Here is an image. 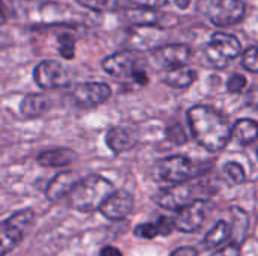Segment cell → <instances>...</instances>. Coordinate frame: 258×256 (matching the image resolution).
Here are the masks:
<instances>
[{
    "mask_svg": "<svg viewBox=\"0 0 258 256\" xmlns=\"http://www.w3.org/2000/svg\"><path fill=\"white\" fill-rule=\"evenodd\" d=\"M197 11L218 27L239 24L245 14L246 5L243 0H198Z\"/></svg>",
    "mask_w": 258,
    "mask_h": 256,
    "instance_id": "obj_4",
    "label": "cell"
},
{
    "mask_svg": "<svg viewBox=\"0 0 258 256\" xmlns=\"http://www.w3.org/2000/svg\"><path fill=\"white\" fill-rule=\"evenodd\" d=\"M57 39H59V53H60V56L63 59H67V60L74 59L76 44H74L73 36H70V35H60Z\"/></svg>",
    "mask_w": 258,
    "mask_h": 256,
    "instance_id": "obj_25",
    "label": "cell"
},
{
    "mask_svg": "<svg viewBox=\"0 0 258 256\" xmlns=\"http://www.w3.org/2000/svg\"><path fill=\"white\" fill-rule=\"evenodd\" d=\"M190 57H192V50L184 44H166L154 51V59L163 68L168 69L186 66Z\"/></svg>",
    "mask_w": 258,
    "mask_h": 256,
    "instance_id": "obj_13",
    "label": "cell"
},
{
    "mask_svg": "<svg viewBox=\"0 0 258 256\" xmlns=\"http://www.w3.org/2000/svg\"><path fill=\"white\" fill-rule=\"evenodd\" d=\"M168 18H174L172 15H166L156 9H141V8H127L124 12V20L132 23L133 26H145V27H165L169 26Z\"/></svg>",
    "mask_w": 258,
    "mask_h": 256,
    "instance_id": "obj_15",
    "label": "cell"
},
{
    "mask_svg": "<svg viewBox=\"0 0 258 256\" xmlns=\"http://www.w3.org/2000/svg\"><path fill=\"white\" fill-rule=\"evenodd\" d=\"M80 181L82 178L79 177L77 172H73V170L59 172L48 181L47 189H45V198L50 202H57L62 198H68Z\"/></svg>",
    "mask_w": 258,
    "mask_h": 256,
    "instance_id": "obj_12",
    "label": "cell"
},
{
    "mask_svg": "<svg viewBox=\"0 0 258 256\" xmlns=\"http://www.w3.org/2000/svg\"><path fill=\"white\" fill-rule=\"evenodd\" d=\"M190 2H192V0H174V3H175L178 8H181V9H186V8H189Z\"/></svg>",
    "mask_w": 258,
    "mask_h": 256,
    "instance_id": "obj_35",
    "label": "cell"
},
{
    "mask_svg": "<svg viewBox=\"0 0 258 256\" xmlns=\"http://www.w3.org/2000/svg\"><path fill=\"white\" fill-rule=\"evenodd\" d=\"M35 220V213L32 208L20 210L9 216L0 225V243H2V256L8 255L12 249H15L29 228Z\"/></svg>",
    "mask_w": 258,
    "mask_h": 256,
    "instance_id": "obj_6",
    "label": "cell"
},
{
    "mask_svg": "<svg viewBox=\"0 0 258 256\" xmlns=\"http://www.w3.org/2000/svg\"><path fill=\"white\" fill-rule=\"evenodd\" d=\"M240 41L234 35L225 32H215L204 50L207 62L218 69H224L233 59L240 56Z\"/></svg>",
    "mask_w": 258,
    "mask_h": 256,
    "instance_id": "obj_5",
    "label": "cell"
},
{
    "mask_svg": "<svg viewBox=\"0 0 258 256\" xmlns=\"http://www.w3.org/2000/svg\"><path fill=\"white\" fill-rule=\"evenodd\" d=\"M233 137L243 146L252 145L258 139V124L252 119H239L233 125Z\"/></svg>",
    "mask_w": 258,
    "mask_h": 256,
    "instance_id": "obj_19",
    "label": "cell"
},
{
    "mask_svg": "<svg viewBox=\"0 0 258 256\" xmlns=\"http://www.w3.org/2000/svg\"><path fill=\"white\" fill-rule=\"evenodd\" d=\"M246 84H248L246 77L243 74L234 72L227 81V91L230 94H242V91L246 88Z\"/></svg>",
    "mask_w": 258,
    "mask_h": 256,
    "instance_id": "obj_27",
    "label": "cell"
},
{
    "mask_svg": "<svg viewBox=\"0 0 258 256\" xmlns=\"http://www.w3.org/2000/svg\"><path fill=\"white\" fill-rule=\"evenodd\" d=\"M169 0H128L130 5H133L135 8H141V9H156L160 11L162 8H165L168 5Z\"/></svg>",
    "mask_w": 258,
    "mask_h": 256,
    "instance_id": "obj_29",
    "label": "cell"
},
{
    "mask_svg": "<svg viewBox=\"0 0 258 256\" xmlns=\"http://www.w3.org/2000/svg\"><path fill=\"white\" fill-rule=\"evenodd\" d=\"M242 66L249 72H258V47H249L242 53Z\"/></svg>",
    "mask_w": 258,
    "mask_h": 256,
    "instance_id": "obj_24",
    "label": "cell"
},
{
    "mask_svg": "<svg viewBox=\"0 0 258 256\" xmlns=\"http://www.w3.org/2000/svg\"><path fill=\"white\" fill-rule=\"evenodd\" d=\"M239 253H240V246L236 244V243H231V244L225 246L224 249L218 250L215 255L212 256H239Z\"/></svg>",
    "mask_w": 258,
    "mask_h": 256,
    "instance_id": "obj_31",
    "label": "cell"
},
{
    "mask_svg": "<svg viewBox=\"0 0 258 256\" xmlns=\"http://www.w3.org/2000/svg\"><path fill=\"white\" fill-rule=\"evenodd\" d=\"M33 80L42 89H57L68 83V71L57 60H42L33 68Z\"/></svg>",
    "mask_w": 258,
    "mask_h": 256,
    "instance_id": "obj_9",
    "label": "cell"
},
{
    "mask_svg": "<svg viewBox=\"0 0 258 256\" xmlns=\"http://www.w3.org/2000/svg\"><path fill=\"white\" fill-rule=\"evenodd\" d=\"M80 5L85 8H89L92 11L98 12H110V11H118L122 8H127L128 0H77Z\"/></svg>",
    "mask_w": 258,
    "mask_h": 256,
    "instance_id": "obj_22",
    "label": "cell"
},
{
    "mask_svg": "<svg viewBox=\"0 0 258 256\" xmlns=\"http://www.w3.org/2000/svg\"><path fill=\"white\" fill-rule=\"evenodd\" d=\"M135 235L139 238L153 240L157 235H160V231H159V226L156 225V222L154 223H142L135 228Z\"/></svg>",
    "mask_w": 258,
    "mask_h": 256,
    "instance_id": "obj_26",
    "label": "cell"
},
{
    "mask_svg": "<svg viewBox=\"0 0 258 256\" xmlns=\"http://www.w3.org/2000/svg\"><path fill=\"white\" fill-rule=\"evenodd\" d=\"M197 80V72L187 66H180L174 69H168V72L163 77V81L175 89H184L189 88Z\"/></svg>",
    "mask_w": 258,
    "mask_h": 256,
    "instance_id": "obj_20",
    "label": "cell"
},
{
    "mask_svg": "<svg viewBox=\"0 0 258 256\" xmlns=\"http://www.w3.org/2000/svg\"><path fill=\"white\" fill-rule=\"evenodd\" d=\"M224 172H225L227 178H228L233 184H236V186L243 184V183L246 181L245 169L242 167V164H239V163H236V161L227 163L225 167H224Z\"/></svg>",
    "mask_w": 258,
    "mask_h": 256,
    "instance_id": "obj_23",
    "label": "cell"
},
{
    "mask_svg": "<svg viewBox=\"0 0 258 256\" xmlns=\"http://www.w3.org/2000/svg\"><path fill=\"white\" fill-rule=\"evenodd\" d=\"M187 121L194 139L206 151L218 152L227 146L233 137V127L215 109L209 106H194L187 112Z\"/></svg>",
    "mask_w": 258,
    "mask_h": 256,
    "instance_id": "obj_1",
    "label": "cell"
},
{
    "mask_svg": "<svg viewBox=\"0 0 258 256\" xmlns=\"http://www.w3.org/2000/svg\"><path fill=\"white\" fill-rule=\"evenodd\" d=\"M77 154L70 148H54L38 154L36 163L42 167H67L76 160Z\"/></svg>",
    "mask_w": 258,
    "mask_h": 256,
    "instance_id": "obj_17",
    "label": "cell"
},
{
    "mask_svg": "<svg viewBox=\"0 0 258 256\" xmlns=\"http://www.w3.org/2000/svg\"><path fill=\"white\" fill-rule=\"evenodd\" d=\"M231 238V226L225 220H219L204 237V247L206 249H215L219 247L222 243L228 241Z\"/></svg>",
    "mask_w": 258,
    "mask_h": 256,
    "instance_id": "obj_21",
    "label": "cell"
},
{
    "mask_svg": "<svg viewBox=\"0 0 258 256\" xmlns=\"http://www.w3.org/2000/svg\"><path fill=\"white\" fill-rule=\"evenodd\" d=\"M257 157H258V149H257Z\"/></svg>",
    "mask_w": 258,
    "mask_h": 256,
    "instance_id": "obj_36",
    "label": "cell"
},
{
    "mask_svg": "<svg viewBox=\"0 0 258 256\" xmlns=\"http://www.w3.org/2000/svg\"><path fill=\"white\" fill-rule=\"evenodd\" d=\"M100 256H122V253H121L119 249H116L113 246H106V247L101 249Z\"/></svg>",
    "mask_w": 258,
    "mask_h": 256,
    "instance_id": "obj_33",
    "label": "cell"
},
{
    "mask_svg": "<svg viewBox=\"0 0 258 256\" xmlns=\"http://www.w3.org/2000/svg\"><path fill=\"white\" fill-rule=\"evenodd\" d=\"M166 137L175 143V145H183L187 142V134L184 133V128L180 125V124H174V125H169L166 128Z\"/></svg>",
    "mask_w": 258,
    "mask_h": 256,
    "instance_id": "obj_28",
    "label": "cell"
},
{
    "mask_svg": "<svg viewBox=\"0 0 258 256\" xmlns=\"http://www.w3.org/2000/svg\"><path fill=\"white\" fill-rule=\"evenodd\" d=\"M135 208V199L127 190H118L115 192L100 208V213L113 222L124 220L127 216L132 214Z\"/></svg>",
    "mask_w": 258,
    "mask_h": 256,
    "instance_id": "obj_11",
    "label": "cell"
},
{
    "mask_svg": "<svg viewBox=\"0 0 258 256\" xmlns=\"http://www.w3.org/2000/svg\"><path fill=\"white\" fill-rule=\"evenodd\" d=\"M156 169L159 178L169 183L171 186L186 184L195 175V164L184 155H171L162 158L157 161Z\"/></svg>",
    "mask_w": 258,
    "mask_h": 256,
    "instance_id": "obj_7",
    "label": "cell"
},
{
    "mask_svg": "<svg viewBox=\"0 0 258 256\" xmlns=\"http://www.w3.org/2000/svg\"><path fill=\"white\" fill-rule=\"evenodd\" d=\"M154 201L165 210L171 211H180L187 204H190V189L187 184L180 186H171L166 189H162L156 193Z\"/></svg>",
    "mask_w": 258,
    "mask_h": 256,
    "instance_id": "obj_14",
    "label": "cell"
},
{
    "mask_svg": "<svg viewBox=\"0 0 258 256\" xmlns=\"http://www.w3.org/2000/svg\"><path fill=\"white\" fill-rule=\"evenodd\" d=\"M112 95V89L109 84L101 81H86L77 84L73 92V101L83 109L97 107L103 103H106Z\"/></svg>",
    "mask_w": 258,
    "mask_h": 256,
    "instance_id": "obj_8",
    "label": "cell"
},
{
    "mask_svg": "<svg viewBox=\"0 0 258 256\" xmlns=\"http://www.w3.org/2000/svg\"><path fill=\"white\" fill-rule=\"evenodd\" d=\"M206 213H207V202L204 199L192 201L183 210H180L177 217L174 219L175 229L186 234L197 232L206 222Z\"/></svg>",
    "mask_w": 258,
    "mask_h": 256,
    "instance_id": "obj_10",
    "label": "cell"
},
{
    "mask_svg": "<svg viewBox=\"0 0 258 256\" xmlns=\"http://www.w3.org/2000/svg\"><path fill=\"white\" fill-rule=\"evenodd\" d=\"M156 225L159 226L160 235H168V234H171V232H172V229L175 228L174 220H169V219H168V217H165V216L157 217Z\"/></svg>",
    "mask_w": 258,
    "mask_h": 256,
    "instance_id": "obj_30",
    "label": "cell"
},
{
    "mask_svg": "<svg viewBox=\"0 0 258 256\" xmlns=\"http://www.w3.org/2000/svg\"><path fill=\"white\" fill-rule=\"evenodd\" d=\"M136 142L138 140L135 134L124 127H112L106 133V145L115 154H121L132 149Z\"/></svg>",
    "mask_w": 258,
    "mask_h": 256,
    "instance_id": "obj_16",
    "label": "cell"
},
{
    "mask_svg": "<svg viewBox=\"0 0 258 256\" xmlns=\"http://www.w3.org/2000/svg\"><path fill=\"white\" fill-rule=\"evenodd\" d=\"M248 103H249L252 107L258 109V89H252V91L249 92V95H248Z\"/></svg>",
    "mask_w": 258,
    "mask_h": 256,
    "instance_id": "obj_34",
    "label": "cell"
},
{
    "mask_svg": "<svg viewBox=\"0 0 258 256\" xmlns=\"http://www.w3.org/2000/svg\"><path fill=\"white\" fill-rule=\"evenodd\" d=\"M115 193V186L104 177L92 174L83 178L68 196L71 208L82 213L100 210L103 204Z\"/></svg>",
    "mask_w": 258,
    "mask_h": 256,
    "instance_id": "obj_2",
    "label": "cell"
},
{
    "mask_svg": "<svg viewBox=\"0 0 258 256\" xmlns=\"http://www.w3.org/2000/svg\"><path fill=\"white\" fill-rule=\"evenodd\" d=\"M50 109V101L44 95L29 94L20 103V113L24 118H38L42 116Z\"/></svg>",
    "mask_w": 258,
    "mask_h": 256,
    "instance_id": "obj_18",
    "label": "cell"
},
{
    "mask_svg": "<svg viewBox=\"0 0 258 256\" xmlns=\"http://www.w3.org/2000/svg\"><path fill=\"white\" fill-rule=\"evenodd\" d=\"M103 69L116 78H132L141 86L148 83V74L142 66V57L132 50H121L101 62Z\"/></svg>",
    "mask_w": 258,
    "mask_h": 256,
    "instance_id": "obj_3",
    "label": "cell"
},
{
    "mask_svg": "<svg viewBox=\"0 0 258 256\" xmlns=\"http://www.w3.org/2000/svg\"><path fill=\"white\" fill-rule=\"evenodd\" d=\"M171 256H198V252L194 247L186 246V247H180V249L174 250Z\"/></svg>",
    "mask_w": 258,
    "mask_h": 256,
    "instance_id": "obj_32",
    "label": "cell"
}]
</instances>
